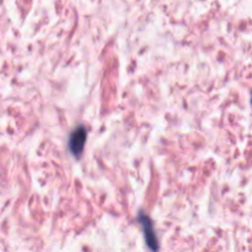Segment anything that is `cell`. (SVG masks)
<instances>
[{
    "label": "cell",
    "instance_id": "1",
    "mask_svg": "<svg viewBox=\"0 0 252 252\" xmlns=\"http://www.w3.org/2000/svg\"><path fill=\"white\" fill-rule=\"evenodd\" d=\"M86 128L84 126H79L76 127L73 132L69 135V142H68V148L69 152L73 154V157L75 159H80L81 154L84 153V148H85L86 143Z\"/></svg>",
    "mask_w": 252,
    "mask_h": 252
},
{
    "label": "cell",
    "instance_id": "2",
    "mask_svg": "<svg viewBox=\"0 0 252 252\" xmlns=\"http://www.w3.org/2000/svg\"><path fill=\"white\" fill-rule=\"evenodd\" d=\"M138 221L140 223L143 231H144L145 243H147L148 248H149L153 252H157L159 250V241H158L157 234H155L154 225H153L152 219L149 218V216L143 213V212H139Z\"/></svg>",
    "mask_w": 252,
    "mask_h": 252
},
{
    "label": "cell",
    "instance_id": "3",
    "mask_svg": "<svg viewBox=\"0 0 252 252\" xmlns=\"http://www.w3.org/2000/svg\"><path fill=\"white\" fill-rule=\"evenodd\" d=\"M251 103H252V91H251Z\"/></svg>",
    "mask_w": 252,
    "mask_h": 252
}]
</instances>
